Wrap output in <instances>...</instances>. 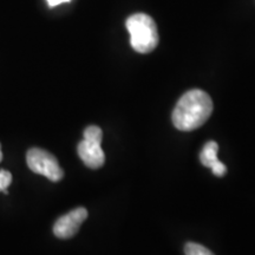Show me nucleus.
<instances>
[{"instance_id":"39448f33","label":"nucleus","mask_w":255,"mask_h":255,"mask_svg":"<svg viewBox=\"0 0 255 255\" xmlns=\"http://www.w3.org/2000/svg\"><path fill=\"white\" fill-rule=\"evenodd\" d=\"M88 218L85 208H76L57 220L53 226V233L59 239H70L77 234L82 223Z\"/></svg>"},{"instance_id":"0eeeda50","label":"nucleus","mask_w":255,"mask_h":255,"mask_svg":"<svg viewBox=\"0 0 255 255\" xmlns=\"http://www.w3.org/2000/svg\"><path fill=\"white\" fill-rule=\"evenodd\" d=\"M184 253H186V255H214L208 248L195 244V242L187 244L186 247H184Z\"/></svg>"},{"instance_id":"6e6552de","label":"nucleus","mask_w":255,"mask_h":255,"mask_svg":"<svg viewBox=\"0 0 255 255\" xmlns=\"http://www.w3.org/2000/svg\"><path fill=\"white\" fill-rule=\"evenodd\" d=\"M12 182V175L7 170H0V191L7 194V188Z\"/></svg>"},{"instance_id":"20e7f679","label":"nucleus","mask_w":255,"mask_h":255,"mask_svg":"<svg viewBox=\"0 0 255 255\" xmlns=\"http://www.w3.org/2000/svg\"><path fill=\"white\" fill-rule=\"evenodd\" d=\"M26 162L28 168L33 173L43 175L53 182H58L64 176V171L60 168L57 158L44 149H30L26 154Z\"/></svg>"},{"instance_id":"7ed1b4c3","label":"nucleus","mask_w":255,"mask_h":255,"mask_svg":"<svg viewBox=\"0 0 255 255\" xmlns=\"http://www.w3.org/2000/svg\"><path fill=\"white\" fill-rule=\"evenodd\" d=\"M103 132L101 128L90 126L85 129L84 139L78 144V155L87 167L98 169L104 164L105 155L101 143Z\"/></svg>"},{"instance_id":"f257e3e1","label":"nucleus","mask_w":255,"mask_h":255,"mask_svg":"<svg viewBox=\"0 0 255 255\" xmlns=\"http://www.w3.org/2000/svg\"><path fill=\"white\" fill-rule=\"evenodd\" d=\"M213 113V101L207 92L194 89L177 102L173 113L174 126L182 131H191L203 126Z\"/></svg>"},{"instance_id":"f03ea898","label":"nucleus","mask_w":255,"mask_h":255,"mask_svg":"<svg viewBox=\"0 0 255 255\" xmlns=\"http://www.w3.org/2000/svg\"><path fill=\"white\" fill-rule=\"evenodd\" d=\"M127 28L130 33L132 49L139 53H149L158 44L157 26L150 15L136 13L127 19Z\"/></svg>"},{"instance_id":"423d86ee","label":"nucleus","mask_w":255,"mask_h":255,"mask_svg":"<svg viewBox=\"0 0 255 255\" xmlns=\"http://www.w3.org/2000/svg\"><path fill=\"white\" fill-rule=\"evenodd\" d=\"M218 150L219 145L216 142L210 141L206 143L200 154V159L205 167L212 169L215 176H223L227 173V167L218 159Z\"/></svg>"},{"instance_id":"1a4fd4ad","label":"nucleus","mask_w":255,"mask_h":255,"mask_svg":"<svg viewBox=\"0 0 255 255\" xmlns=\"http://www.w3.org/2000/svg\"><path fill=\"white\" fill-rule=\"evenodd\" d=\"M71 1V0H47V4H49V6H51V7H53V6H57L59 4H63V2H69Z\"/></svg>"},{"instance_id":"9d476101","label":"nucleus","mask_w":255,"mask_h":255,"mask_svg":"<svg viewBox=\"0 0 255 255\" xmlns=\"http://www.w3.org/2000/svg\"><path fill=\"white\" fill-rule=\"evenodd\" d=\"M2 159V152H1V146H0V162H1Z\"/></svg>"}]
</instances>
